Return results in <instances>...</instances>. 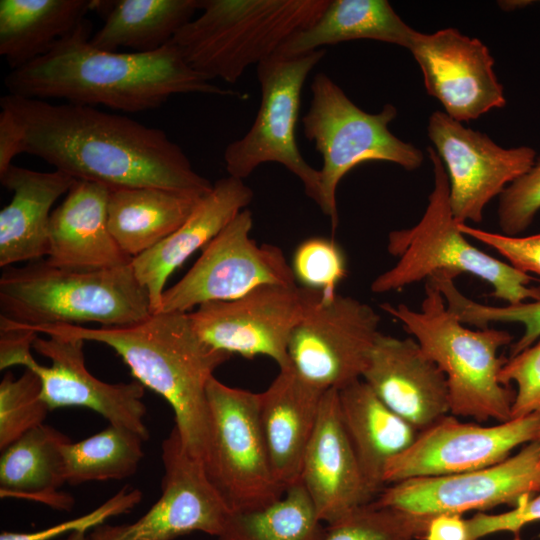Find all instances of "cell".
Returning <instances> with one entry per match:
<instances>
[{
  "label": "cell",
  "instance_id": "obj_11",
  "mask_svg": "<svg viewBox=\"0 0 540 540\" xmlns=\"http://www.w3.org/2000/svg\"><path fill=\"white\" fill-rule=\"evenodd\" d=\"M379 323L380 315L367 303L308 289L304 313L289 340L290 365L320 389H342L362 379Z\"/></svg>",
  "mask_w": 540,
  "mask_h": 540
},
{
  "label": "cell",
  "instance_id": "obj_33",
  "mask_svg": "<svg viewBox=\"0 0 540 540\" xmlns=\"http://www.w3.org/2000/svg\"><path fill=\"white\" fill-rule=\"evenodd\" d=\"M145 440L133 430L109 424L78 442L63 445L66 483L121 480L132 476L144 457Z\"/></svg>",
  "mask_w": 540,
  "mask_h": 540
},
{
  "label": "cell",
  "instance_id": "obj_40",
  "mask_svg": "<svg viewBox=\"0 0 540 540\" xmlns=\"http://www.w3.org/2000/svg\"><path fill=\"white\" fill-rule=\"evenodd\" d=\"M142 500V492L125 486L96 509L82 516L35 532H2L0 540H52L73 532H86L113 516L129 512Z\"/></svg>",
  "mask_w": 540,
  "mask_h": 540
},
{
  "label": "cell",
  "instance_id": "obj_37",
  "mask_svg": "<svg viewBox=\"0 0 540 540\" xmlns=\"http://www.w3.org/2000/svg\"><path fill=\"white\" fill-rule=\"evenodd\" d=\"M290 265L302 287L326 296L336 294L338 284L347 275L343 250L335 241L324 237L302 241L295 249Z\"/></svg>",
  "mask_w": 540,
  "mask_h": 540
},
{
  "label": "cell",
  "instance_id": "obj_10",
  "mask_svg": "<svg viewBox=\"0 0 540 540\" xmlns=\"http://www.w3.org/2000/svg\"><path fill=\"white\" fill-rule=\"evenodd\" d=\"M325 54L324 49L291 57L276 54L257 65L260 106L247 133L224 150L229 176L244 180L262 164H281L320 207V173L303 158L296 126L305 81Z\"/></svg>",
  "mask_w": 540,
  "mask_h": 540
},
{
  "label": "cell",
  "instance_id": "obj_3",
  "mask_svg": "<svg viewBox=\"0 0 540 540\" xmlns=\"http://www.w3.org/2000/svg\"><path fill=\"white\" fill-rule=\"evenodd\" d=\"M29 330L110 346L137 381L170 404L184 448L203 462L208 435L207 384L232 355L206 344L188 313H153L125 327L50 325Z\"/></svg>",
  "mask_w": 540,
  "mask_h": 540
},
{
  "label": "cell",
  "instance_id": "obj_41",
  "mask_svg": "<svg viewBox=\"0 0 540 540\" xmlns=\"http://www.w3.org/2000/svg\"><path fill=\"white\" fill-rule=\"evenodd\" d=\"M467 237L473 238L503 256L507 263L525 274L540 276V233L529 236H507L458 223Z\"/></svg>",
  "mask_w": 540,
  "mask_h": 540
},
{
  "label": "cell",
  "instance_id": "obj_31",
  "mask_svg": "<svg viewBox=\"0 0 540 540\" xmlns=\"http://www.w3.org/2000/svg\"><path fill=\"white\" fill-rule=\"evenodd\" d=\"M200 0H118L106 12L104 24L90 42L97 48L153 52L171 42L199 11Z\"/></svg>",
  "mask_w": 540,
  "mask_h": 540
},
{
  "label": "cell",
  "instance_id": "obj_18",
  "mask_svg": "<svg viewBox=\"0 0 540 540\" xmlns=\"http://www.w3.org/2000/svg\"><path fill=\"white\" fill-rule=\"evenodd\" d=\"M84 342L58 336H37L32 347L47 357L51 364H39L31 349H26L13 358L11 366L21 365L38 375L42 398L50 410L88 408L102 415L109 424L127 427L147 441L149 431L144 421L147 408L143 402L145 386L137 380L111 384L96 378L86 367Z\"/></svg>",
  "mask_w": 540,
  "mask_h": 540
},
{
  "label": "cell",
  "instance_id": "obj_30",
  "mask_svg": "<svg viewBox=\"0 0 540 540\" xmlns=\"http://www.w3.org/2000/svg\"><path fill=\"white\" fill-rule=\"evenodd\" d=\"M95 7L94 0H1L0 55L11 70L45 55Z\"/></svg>",
  "mask_w": 540,
  "mask_h": 540
},
{
  "label": "cell",
  "instance_id": "obj_4",
  "mask_svg": "<svg viewBox=\"0 0 540 540\" xmlns=\"http://www.w3.org/2000/svg\"><path fill=\"white\" fill-rule=\"evenodd\" d=\"M0 326L125 327L153 314L147 290L131 264L101 270L55 267L45 259L4 268L0 276Z\"/></svg>",
  "mask_w": 540,
  "mask_h": 540
},
{
  "label": "cell",
  "instance_id": "obj_32",
  "mask_svg": "<svg viewBox=\"0 0 540 540\" xmlns=\"http://www.w3.org/2000/svg\"><path fill=\"white\" fill-rule=\"evenodd\" d=\"M326 527L301 481L273 503L231 512L218 540H322Z\"/></svg>",
  "mask_w": 540,
  "mask_h": 540
},
{
  "label": "cell",
  "instance_id": "obj_27",
  "mask_svg": "<svg viewBox=\"0 0 540 540\" xmlns=\"http://www.w3.org/2000/svg\"><path fill=\"white\" fill-rule=\"evenodd\" d=\"M70 438L42 424L2 451L0 497L26 499L69 511L74 498L59 488L66 483L62 447Z\"/></svg>",
  "mask_w": 540,
  "mask_h": 540
},
{
  "label": "cell",
  "instance_id": "obj_20",
  "mask_svg": "<svg viewBox=\"0 0 540 540\" xmlns=\"http://www.w3.org/2000/svg\"><path fill=\"white\" fill-rule=\"evenodd\" d=\"M300 481L317 515L327 525L373 501L344 428L338 390L325 392L316 426L306 448Z\"/></svg>",
  "mask_w": 540,
  "mask_h": 540
},
{
  "label": "cell",
  "instance_id": "obj_47",
  "mask_svg": "<svg viewBox=\"0 0 540 540\" xmlns=\"http://www.w3.org/2000/svg\"><path fill=\"white\" fill-rule=\"evenodd\" d=\"M512 540H522V538L519 536V534H515L514 538Z\"/></svg>",
  "mask_w": 540,
  "mask_h": 540
},
{
  "label": "cell",
  "instance_id": "obj_6",
  "mask_svg": "<svg viewBox=\"0 0 540 540\" xmlns=\"http://www.w3.org/2000/svg\"><path fill=\"white\" fill-rule=\"evenodd\" d=\"M427 154L434 177L427 207L417 224L390 232L388 251L398 261L373 280L372 292L399 290L442 272L455 278L468 273L488 283L491 295L508 305L540 300V286L531 284L530 275L473 246L460 231L444 165L434 148L427 147Z\"/></svg>",
  "mask_w": 540,
  "mask_h": 540
},
{
  "label": "cell",
  "instance_id": "obj_35",
  "mask_svg": "<svg viewBox=\"0 0 540 540\" xmlns=\"http://www.w3.org/2000/svg\"><path fill=\"white\" fill-rule=\"evenodd\" d=\"M432 517L372 501L327 525L322 540H417L424 538Z\"/></svg>",
  "mask_w": 540,
  "mask_h": 540
},
{
  "label": "cell",
  "instance_id": "obj_16",
  "mask_svg": "<svg viewBox=\"0 0 540 540\" xmlns=\"http://www.w3.org/2000/svg\"><path fill=\"white\" fill-rule=\"evenodd\" d=\"M540 440V415L512 418L492 426L462 422L448 414L420 431L392 458L384 483L452 475L498 464L517 447Z\"/></svg>",
  "mask_w": 540,
  "mask_h": 540
},
{
  "label": "cell",
  "instance_id": "obj_46",
  "mask_svg": "<svg viewBox=\"0 0 540 540\" xmlns=\"http://www.w3.org/2000/svg\"><path fill=\"white\" fill-rule=\"evenodd\" d=\"M62 540H88V537L85 536V532H73Z\"/></svg>",
  "mask_w": 540,
  "mask_h": 540
},
{
  "label": "cell",
  "instance_id": "obj_25",
  "mask_svg": "<svg viewBox=\"0 0 540 540\" xmlns=\"http://www.w3.org/2000/svg\"><path fill=\"white\" fill-rule=\"evenodd\" d=\"M0 181L13 193L0 211V267L44 259L52 207L76 179L55 169L41 172L12 165Z\"/></svg>",
  "mask_w": 540,
  "mask_h": 540
},
{
  "label": "cell",
  "instance_id": "obj_23",
  "mask_svg": "<svg viewBox=\"0 0 540 540\" xmlns=\"http://www.w3.org/2000/svg\"><path fill=\"white\" fill-rule=\"evenodd\" d=\"M110 188L76 180L50 217L49 251L52 266L76 270H101L131 264L108 228Z\"/></svg>",
  "mask_w": 540,
  "mask_h": 540
},
{
  "label": "cell",
  "instance_id": "obj_19",
  "mask_svg": "<svg viewBox=\"0 0 540 540\" xmlns=\"http://www.w3.org/2000/svg\"><path fill=\"white\" fill-rule=\"evenodd\" d=\"M408 50L420 67L427 93L454 120L468 122L506 105L494 59L481 40L456 28L417 31Z\"/></svg>",
  "mask_w": 540,
  "mask_h": 540
},
{
  "label": "cell",
  "instance_id": "obj_14",
  "mask_svg": "<svg viewBox=\"0 0 540 540\" xmlns=\"http://www.w3.org/2000/svg\"><path fill=\"white\" fill-rule=\"evenodd\" d=\"M162 462L161 495L151 508L133 523L95 527L88 540H174L196 531L218 537L231 510L175 426L162 442Z\"/></svg>",
  "mask_w": 540,
  "mask_h": 540
},
{
  "label": "cell",
  "instance_id": "obj_39",
  "mask_svg": "<svg viewBox=\"0 0 540 540\" xmlns=\"http://www.w3.org/2000/svg\"><path fill=\"white\" fill-rule=\"evenodd\" d=\"M505 386L516 385L511 419L540 415V338L531 346L509 357L499 373Z\"/></svg>",
  "mask_w": 540,
  "mask_h": 540
},
{
  "label": "cell",
  "instance_id": "obj_1",
  "mask_svg": "<svg viewBox=\"0 0 540 540\" xmlns=\"http://www.w3.org/2000/svg\"><path fill=\"white\" fill-rule=\"evenodd\" d=\"M0 105L18 125L22 153L76 180L110 189L159 187L198 195L213 187L161 129L93 106L11 94Z\"/></svg>",
  "mask_w": 540,
  "mask_h": 540
},
{
  "label": "cell",
  "instance_id": "obj_2",
  "mask_svg": "<svg viewBox=\"0 0 540 540\" xmlns=\"http://www.w3.org/2000/svg\"><path fill=\"white\" fill-rule=\"evenodd\" d=\"M90 35L85 19L48 53L11 70L8 94L128 113L159 108L177 94L239 95L193 70L172 41L153 52H118L95 47Z\"/></svg>",
  "mask_w": 540,
  "mask_h": 540
},
{
  "label": "cell",
  "instance_id": "obj_22",
  "mask_svg": "<svg viewBox=\"0 0 540 540\" xmlns=\"http://www.w3.org/2000/svg\"><path fill=\"white\" fill-rule=\"evenodd\" d=\"M252 200L253 191L244 180L229 175L218 179L178 229L132 259V269L149 294L153 313L160 308L170 275L247 209Z\"/></svg>",
  "mask_w": 540,
  "mask_h": 540
},
{
  "label": "cell",
  "instance_id": "obj_45",
  "mask_svg": "<svg viewBox=\"0 0 540 540\" xmlns=\"http://www.w3.org/2000/svg\"><path fill=\"white\" fill-rule=\"evenodd\" d=\"M499 5L502 9L506 11H510L512 9H518L523 6H527L530 2L529 1H500Z\"/></svg>",
  "mask_w": 540,
  "mask_h": 540
},
{
  "label": "cell",
  "instance_id": "obj_42",
  "mask_svg": "<svg viewBox=\"0 0 540 540\" xmlns=\"http://www.w3.org/2000/svg\"><path fill=\"white\" fill-rule=\"evenodd\" d=\"M536 521H540V492L523 500L508 512H479L467 519L469 540H478L497 532L517 534L525 525Z\"/></svg>",
  "mask_w": 540,
  "mask_h": 540
},
{
  "label": "cell",
  "instance_id": "obj_43",
  "mask_svg": "<svg viewBox=\"0 0 540 540\" xmlns=\"http://www.w3.org/2000/svg\"><path fill=\"white\" fill-rule=\"evenodd\" d=\"M21 152V136L18 125L11 113L1 108L0 112V175L13 164V159Z\"/></svg>",
  "mask_w": 540,
  "mask_h": 540
},
{
  "label": "cell",
  "instance_id": "obj_7",
  "mask_svg": "<svg viewBox=\"0 0 540 540\" xmlns=\"http://www.w3.org/2000/svg\"><path fill=\"white\" fill-rule=\"evenodd\" d=\"M328 0H200V14L174 36L187 64L208 80L235 83L310 27Z\"/></svg>",
  "mask_w": 540,
  "mask_h": 540
},
{
  "label": "cell",
  "instance_id": "obj_29",
  "mask_svg": "<svg viewBox=\"0 0 540 540\" xmlns=\"http://www.w3.org/2000/svg\"><path fill=\"white\" fill-rule=\"evenodd\" d=\"M416 33L386 0H328L321 16L293 35L277 54L291 57L360 39L409 49Z\"/></svg>",
  "mask_w": 540,
  "mask_h": 540
},
{
  "label": "cell",
  "instance_id": "obj_15",
  "mask_svg": "<svg viewBox=\"0 0 540 540\" xmlns=\"http://www.w3.org/2000/svg\"><path fill=\"white\" fill-rule=\"evenodd\" d=\"M307 300V288L271 284L237 299L204 303L188 316L210 347L245 358L264 355L283 369L291 366L289 340Z\"/></svg>",
  "mask_w": 540,
  "mask_h": 540
},
{
  "label": "cell",
  "instance_id": "obj_26",
  "mask_svg": "<svg viewBox=\"0 0 540 540\" xmlns=\"http://www.w3.org/2000/svg\"><path fill=\"white\" fill-rule=\"evenodd\" d=\"M340 415L363 475L377 494L388 462L406 450L418 431L392 411L363 380L338 390Z\"/></svg>",
  "mask_w": 540,
  "mask_h": 540
},
{
  "label": "cell",
  "instance_id": "obj_8",
  "mask_svg": "<svg viewBox=\"0 0 540 540\" xmlns=\"http://www.w3.org/2000/svg\"><path fill=\"white\" fill-rule=\"evenodd\" d=\"M310 89V106L301 121L305 137L322 157L320 209L335 230L336 191L348 172L368 161L391 162L412 171L421 166L424 156L389 130L398 113L394 105L385 104L378 113L365 112L324 73L314 76Z\"/></svg>",
  "mask_w": 540,
  "mask_h": 540
},
{
  "label": "cell",
  "instance_id": "obj_28",
  "mask_svg": "<svg viewBox=\"0 0 540 540\" xmlns=\"http://www.w3.org/2000/svg\"><path fill=\"white\" fill-rule=\"evenodd\" d=\"M202 196L159 187L110 189L108 228L133 259L178 229Z\"/></svg>",
  "mask_w": 540,
  "mask_h": 540
},
{
  "label": "cell",
  "instance_id": "obj_38",
  "mask_svg": "<svg viewBox=\"0 0 540 540\" xmlns=\"http://www.w3.org/2000/svg\"><path fill=\"white\" fill-rule=\"evenodd\" d=\"M540 210V156L533 166L499 196L498 223L502 234L518 236Z\"/></svg>",
  "mask_w": 540,
  "mask_h": 540
},
{
  "label": "cell",
  "instance_id": "obj_21",
  "mask_svg": "<svg viewBox=\"0 0 540 540\" xmlns=\"http://www.w3.org/2000/svg\"><path fill=\"white\" fill-rule=\"evenodd\" d=\"M362 379L418 432L450 414L446 377L413 337L380 332Z\"/></svg>",
  "mask_w": 540,
  "mask_h": 540
},
{
  "label": "cell",
  "instance_id": "obj_36",
  "mask_svg": "<svg viewBox=\"0 0 540 540\" xmlns=\"http://www.w3.org/2000/svg\"><path fill=\"white\" fill-rule=\"evenodd\" d=\"M49 411L35 372L26 368L19 378L7 372L0 382V450L44 424Z\"/></svg>",
  "mask_w": 540,
  "mask_h": 540
},
{
  "label": "cell",
  "instance_id": "obj_44",
  "mask_svg": "<svg viewBox=\"0 0 540 540\" xmlns=\"http://www.w3.org/2000/svg\"><path fill=\"white\" fill-rule=\"evenodd\" d=\"M425 540H469L467 519L460 514L442 513L428 523Z\"/></svg>",
  "mask_w": 540,
  "mask_h": 540
},
{
  "label": "cell",
  "instance_id": "obj_13",
  "mask_svg": "<svg viewBox=\"0 0 540 540\" xmlns=\"http://www.w3.org/2000/svg\"><path fill=\"white\" fill-rule=\"evenodd\" d=\"M539 492L540 440H536L489 467L393 483L380 491L374 503L420 515H462L502 504L514 507Z\"/></svg>",
  "mask_w": 540,
  "mask_h": 540
},
{
  "label": "cell",
  "instance_id": "obj_9",
  "mask_svg": "<svg viewBox=\"0 0 540 540\" xmlns=\"http://www.w3.org/2000/svg\"><path fill=\"white\" fill-rule=\"evenodd\" d=\"M205 472L231 512L252 511L278 500L277 481L259 421V393L208 381Z\"/></svg>",
  "mask_w": 540,
  "mask_h": 540
},
{
  "label": "cell",
  "instance_id": "obj_5",
  "mask_svg": "<svg viewBox=\"0 0 540 540\" xmlns=\"http://www.w3.org/2000/svg\"><path fill=\"white\" fill-rule=\"evenodd\" d=\"M380 307L402 324L444 373L450 414L471 417L480 423L511 419L515 391L498 378L507 361L498 356V351L513 340L508 331L468 328L448 309L443 295L430 280H426L419 310L405 304L384 303Z\"/></svg>",
  "mask_w": 540,
  "mask_h": 540
},
{
  "label": "cell",
  "instance_id": "obj_34",
  "mask_svg": "<svg viewBox=\"0 0 540 540\" xmlns=\"http://www.w3.org/2000/svg\"><path fill=\"white\" fill-rule=\"evenodd\" d=\"M428 280L436 285L448 309L465 325L484 329L491 323L522 324L523 334L512 344L509 357L517 355L540 338V300L492 306L478 303L465 296L456 287L455 278L447 273L436 274Z\"/></svg>",
  "mask_w": 540,
  "mask_h": 540
},
{
  "label": "cell",
  "instance_id": "obj_17",
  "mask_svg": "<svg viewBox=\"0 0 540 540\" xmlns=\"http://www.w3.org/2000/svg\"><path fill=\"white\" fill-rule=\"evenodd\" d=\"M427 131L448 176L458 223H480L489 202L524 175L537 157L529 146L501 147L442 111L430 115Z\"/></svg>",
  "mask_w": 540,
  "mask_h": 540
},
{
  "label": "cell",
  "instance_id": "obj_12",
  "mask_svg": "<svg viewBox=\"0 0 540 540\" xmlns=\"http://www.w3.org/2000/svg\"><path fill=\"white\" fill-rule=\"evenodd\" d=\"M253 216L241 211L203 249L188 272L165 289L159 312L188 313L212 302L233 300L271 284L296 285L283 251L250 237Z\"/></svg>",
  "mask_w": 540,
  "mask_h": 540
},
{
  "label": "cell",
  "instance_id": "obj_24",
  "mask_svg": "<svg viewBox=\"0 0 540 540\" xmlns=\"http://www.w3.org/2000/svg\"><path fill=\"white\" fill-rule=\"evenodd\" d=\"M326 391L290 366L279 369L269 387L259 393V421L271 467L285 489L300 481L304 454Z\"/></svg>",
  "mask_w": 540,
  "mask_h": 540
}]
</instances>
